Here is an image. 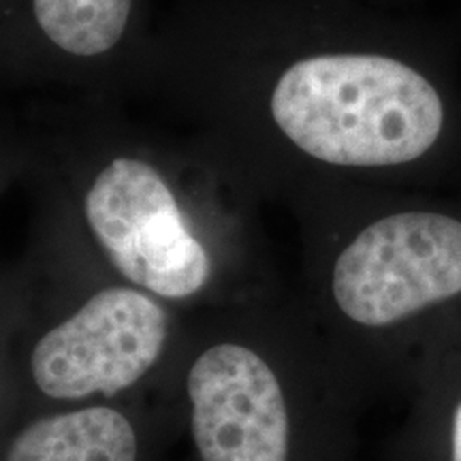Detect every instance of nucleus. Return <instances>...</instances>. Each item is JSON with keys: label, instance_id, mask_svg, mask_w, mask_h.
Segmentation results:
<instances>
[{"label": "nucleus", "instance_id": "obj_1", "mask_svg": "<svg viewBox=\"0 0 461 461\" xmlns=\"http://www.w3.org/2000/svg\"><path fill=\"white\" fill-rule=\"evenodd\" d=\"M274 129L302 157L357 171H412L461 157V77L436 37L312 50L278 73Z\"/></svg>", "mask_w": 461, "mask_h": 461}, {"label": "nucleus", "instance_id": "obj_2", "mask_svg": "<svg viewBox=\"0 0 461 461\" xmlns=\"http://www.w3.org/2000/svg\"><path fill=\"white\" fill-rule=\"evenodd\" d=\"M331 293L350 321L384 327L461 295V216L408 207L367 222L336 257Z\"/></svg>", "mask_w": 461, "mask_h": 461}, {"label": "nucleus", "instance_id": "obj_3", "mask_svg": "<svg viewBox=\"0 0 461 461\" xmlns=\"http://www.w3.org/2000/svg\"><path fill=\"white\" fill-rule=\"evenodd\" d=\"M86 221L118 272L167 299L199 293L210 257L152 165L115 158L86 194Z\"/></svg>", "mask_w": 461, "mask_h": 461}, {"label": "nucleus", "instance_id": "obj_4", "mask_svg": "<svg viewBox=\"0 0 461 461\" xmlns=\"http://www.w3.org/2000/svg\"><path fill=\"white\" fill-rule=\"evenodd\" d=\"M167 314L131 288H105L39 339L31 357L37 387L54 400L129 389L163 353Z\"/></svg>", "mask_w": 461, "mask_h": 461}, {"label": "nucleus", "instance_id": "obj_5", "mask_svg": "<svg viewBox=\"0 0 461 461\" xmlns=\"http://www.w3.org/2000/svg\"><path fill=\"white\" fill-rule=\"evenodd\" d=\"M193 438L203 461H286L288 412L280 383L240 344L207 348L188 372Z\"/></svg>", "mask_w": 461, "mask_h": 461}, {"label": "nucleus", "instance_id": "obj_6", "mask_svg": "<svg viewBox=\"0 0 461 461\" xmlns=\"http://www.w3.org/2000/svg\"><path fill=\"white\" fill-rule=\"evenodd\" d=\"M137 436L113 408H84L28 425L11 442L7 461H135Z\"/></svg>", "mask_w": 461, "mask_h": 461}, {"label": "nucleus", "instance_id": "obj_7", "mask_svg": "<svg viewBox=\"0 0 461 461\" xmlns=\"http://www.w3.org/2000/svg\"><path fill=\"white\" fill-rule=\"evenodd\" d=\"M132 0H32L41 32L73 56L113 50L129 26Z\"/></svg>", "mask_w": 461, "mask_h": 461}, {"label": "nucleus", "instance_id": "obj_8", "mask_svg": "<svg viewBox=\"0 0 461 461\" xmlns=\"http://www.w3.org/2000/svg\"><path fill=\"white\" fill-rule=\"evenodd\" d=\"M453 461H461V403L453 417Z\"/></svg>", "mask_w": 461, "mask_h": 461}]
</instances>
